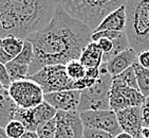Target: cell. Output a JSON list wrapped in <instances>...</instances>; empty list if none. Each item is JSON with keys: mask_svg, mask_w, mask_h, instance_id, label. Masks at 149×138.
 <instances>
[{"mask_svg": "<svg viewBox=\"0 0 149 138\" xmlns=\"http://www.w3.org/2000/svg\"><path fill=\"white\" fill-rule=\"evenodd\" d=\"M97 45L100 46V48L102 49V51L104 52V54H106V53H110L113 49V42L109 38H106V37H103V38H100V39L96 42Z\"/></svg>", "mask_w": 149, "mask_h": 138, "instance_id": "d4e9b609", "label": "cell"}, {"mask_svg": "<svg viewBox=\"0 0 149 138\" xmlns=\"http://www.w3.org/2000/svg\"><path fill=\"white\" fill-rule=\"evenodd\" d=\"M21 138H39L37 135V133L36 132H31V131H26L24 133V135L22 136Z\"/></svg>", "mask_w": 149, "mask_h": 138, "instance_id": "f1b7e54d", "label": "cell"}, {"mask_svg": "<svg viewBox=\"0 0 149 138\" xmlns=\"http://www.w3.org/2000/svg\"><path fill=\"white\" fill-rule=\"evenodd\" d=\"M114 138H134L132 135H130V134H128V133L126 132H122L120 133L118 135H116Z\"/></svg>", "mask_w": 149, "mask_h": 138, "instance_id": "4dcf8cb0", "label": "cell"}, {"mask_svg": "<svg viewBox=\"0 0 149 138\" xmlns=\"http://www.w3.org/2000/svg\"><path fill=\"white\" fill-rule=\"evenodd\" d=\"M126 28V8L122 6L118 10L111 12L104 18L100 26L93 32L102 31H116L124 32Z\"/></svg>", "mask_w": 149, "mask_h": 138, "instance_id": "9a60e30c", "label": "cell"}, {"mask_svg": "<svg viewBox=\"0 0 149 138\" xmlns=\"http://www.w3.org/2000/svg\"><path fill=\"white\" fill-rule=\"evenodd\" d=\"M80 118L84 127L87 129H95L110 133L115 137L122 133V129L118 123L116 113L112 109L108 111H87L81 112Z\"/></svg>", "mask_w": 149, "mask_h": 138, "instance_id": "30bf717a", "label": "cell"}, {"mask_svg": "<svg viewBox=\"0 0 149 138\" xmlns=\"http://www.w3.org/2000/svg\"><path fill=\"white\" fill-rule=\"evenodd\" d=\"M2 89H4V87L2 86V84H1V82H0V90H2Z\"/></svg>", "mask_w": 149, "mask_h": 138, "instance_id": "d6a6232c", "label": "cell"}, {"mask_svg": "<svg viewBox=\"0 0 149 138\" xmlns=\"http://www.w3.org/2000/svg\"><path fill=\"white\" fill-rule=\"evenodd\" d=\"M138 62L141 66L149 69V50L141 52L138 56Z\"/></svg>", "mask_w": 149, "mask_h": 138, "instance_id": "4316f807", "label": "cell"}, {"mask_svg": "<svg viewBox=\"0 0 149 138\" xmlns=\"http://www.w3.org/2000/svg\"><path fill=\"white\" fill-rule=\"evenodd\" d=\"M146 98L139 89H134L112 78L111 88L109 92L110 108L115 113L128 107L142 106Z\"/></svg>", "mask_w": 149, "mask_h": 138, "instance_id": "ba28073f", "label": "cell"}, {"mask_svg": "<svg viewBox=\"0 0 149 138\" xmlns=\"http://www.w3.org/2000/svg\"><path fill=\"white\" fill-rule=\"evenodd\" d=\"M12 60H13V58H12L11 56L6 53V50L3 49L2 39L0 38V63H2V64H4V65H6V64L9 63V62H11Z\"/></svg>", "mask_w": 149, "mask_h": 138, "instance_id": "83f0119b", "label": "cell"}, {"mask_svg": "<svg viewBox=\"0 0 149 138\" xmlns=\"http://www.w3.org/2000/svg\"><path fill=\"white\" fill-rule=\"evenodd\" d=\"M125 32L138 54L149 50V0H127Z\"/></svg>", "mask_w": 149, "mask_h": 138, "instance_id": "277c9868", "label": "cell"}, {"mask_svg": "<svg viewBox=\"0 0 149 138\" xmlns=\"http://www.w3.org/2000/svg\"><path fill=\"white\" fill-rule=\"evenodd\" d=\"M67 73L73 81L77 82L79 80H83L86 77L87 68L84 66L79 60L71 61L70 63L66 65Z\"/></svg>", "mask_w": 149, "mask_h": 138, "instance_id": "d6986e66", "label": "cell"}, {"mask_svg": "<svg viewBox=\"0 0 149 138\" xmlns=\"http://www.w3.org/2000/svg\"><path fill=\"white\" fill-rule=\"evenodd\" d=\"M79 90H63L45 95V101L54 107L57 112L78 111L80 102Z\"/></svg>", "mask_w": 149, "mask_h": 138, "instance_id": "4fadbf2b", "label": "cell"}, {"mask_svg": "<svg viewBox=\"0 0 149 138\" xmlns=\"http://www.w3.org/2000/svg\"><path fill=\"white\" fill-rule=\"evenodd\" d=\"M100 75L96 83L89 88L81 90L78 112L87 111H108L110 108L109 92L112 84V75H110L105 64L100 67Z\"/></svg>", "mask_w": 149, "mask_h": 138, "instance_id": "5b68a950", "label": "cell"}, {"mask_svg": "<svg viewBox=\"0 0 149 138\" xmlns=\"http://www.w3.org/2000/svg\"><path fill=\"white\" fill-rule=\"evenodd\" d=\"M103 55L104 52L102 51L97 43L91 42L84 49L79 61L86 68H92V67L100 68V65L103 64Z\"/></svg>", "mask_w": 149, "mask_h": 138, "instance_id": "2e32d148", "label": "cell"}, {"mask_svg": "<svg viewBox=\"0 0 149 138\" xmlns=\"http://www.w3.org/2000/svg\"><path fill=\"white\" fill-rule=\"evenodd\" d=\"M141 138H149V127H143L142 133H141Z\"/></svg>", "mask_w": 149, "mask_h": 138, "instance_id": "f546056e", "label": "cell"}, {"mask_svg": "<svg viewBox=\"0 0 149 138\" xmlns=\"http://www.w3.org/2000/svg\"><path fill=\"white\" fill-rule=\"evenodd\" d=\"M0 138H10L6 132V127H1V125H0Z\"/></svg>", "mask_w": 149, "mask_h": 138, "instance_id": "1f68e13d", "label": "cell"}, {"mask_svg": "<svg viewBox=\"0 0 149 138\" xmlns=\"http://www.w3.org/2000/svg\"><path fill=\"white\" fill-rule=\"evenodd\" d=\"M92 34L90 27L70 16L57 4L49 25L26 37L34 50L29 78L46 66L67 65L79 60L84 49L92 42Z\"/></svg>", "mask_w": 149, "mask_h": 138, "instance_id": "6da1fadb", "label": "cell"}, {"mask_svg": "<svg viewBox=\"0 0 149 138\" xmlns=\"http://www.w3.org/2000/svg\"><path fill=\"white\" fill-rule=\"evenodd\" d=\"M57 111L46 101L34 108H20L16 107L13 115V120H18L26 127V131L36 132L37 129L48 121L56 117Z\"/></svg>", "mask_w": 149, "mask_h": 138, "instance_id": "9c48e42d", "label": "cell"}, {"mask_svg": "<svg viewBox=\"0 0 149 138\" xmlns=\"http://www.w3.org/2000/svg\"><path fill=\"white\" fill-rule=\"evenodd\" d=\"M58 6L94 31L111 12L125 6L127 0H56Z\"/></svg>", "mask_w": 149, "mask_h": 138, "instance_id": "3957f363", "label": "cell"}, {"mask_svg": "<svg viewBox=\"0 0 149 138\" xmlns=\"http://www.w3.org/2000/svg\"><path fill=\"white\" fill-rule=\"evenodd\" d=\"M138 53L132 48H129V49L120 52V54L115 55L114 58H112L109 62L103 64H105L108 72L113 78V77L120 75L122 72H124L128 68L132 67V65L135 62H138Z\"/></svg>", "mask_w": 149, "mask_h": 138, "instance_id": "5bb4252c", "label": "cell"}, {"mask_svg": "<svg viewBox=\"0 0 149 138\" xmlns=\"http://www.w3.org/2000/svg\"><path fill=\"white\" fill-rule=\"evenodd\" d=\"M132 67L134 68L135 75H136V81H138V85L140 88L141 94L145 97H149V69L144 68L141 66L139 62H135Z\"/></svg>", "mask_w": 149, "mask_h": 138, "instance_id": "e0dca14e", "label": "cell"}, {"mask_svg": "<svg viewBox=\"0 0 149 138\" xmlns=\"http://www.w3.org/2000/svg\"><path fill=\"white\" fill-rule=\"evenodd\" d=\"M56 6V0H0V38L26 40L49 25Z\"/></svg>", "mask_w": 149, "mask_h": 138, "instance_id": "7a4b0ae2", "label": "cell"}, {"mask_svg": "<svg viewBox=\"0 0 149 138\" xmlns=\"http://www.w3.org/2000/svg\"><path fill=\"white\" fill-rule=\"evenodd\" d=\"M29 79L41 87L45 95L63 90H77L76 82L67 73L66 65L46 66Z\"/></svg>", "mask_w": 149, "mask_h": 138, "instance_id": "8992f818", "label": "cell"}, {"mask_svg": "<svg viewBox=\"0 0 149 138\" xmlns=\"http://www.w3.org/2000/svg\"><path fill=\"white\" fill-rule=\"evenodd\" d=\"M118 123L123 132H126L134 138H141V133L144 127L142 106L128 107L116 112Z\"/></svg>", "mask_w": 149, "mask_h": 138, "instance_id": "7c38bea8", "label": "cell"}, {"mask_svg": "<svg viewBox=\"0 0 149 138\" xmlns=\"http://www.w3.org/2000/svg\"><path fill=\"white\" fill-rule=\"evenodd\" d=\"M6 132L10 138H21L26 132V129L20 121L11 120L6 125Z\"/></svg>", "mask_w": 149, "mask_h": 138, "instance_id": "44dd1931", "label": "cell"}, {"mask_svg": "<svg viewBox=\"0 0 149 138\" xmlns=\"http://www.w3.org/2000/svg\"><path fill=\"white\" fill-rule=\"evenodd\" d=\"M8 92L16 106L20 108H34L45 102V92L41 87L30 79L13 82Z\"/></svg>", "mask_w": 149, "mask_h": 138, "instance_id": "52a82bcc", "label": "cell"}, {"mask_svg": "<svg viewBox=\"0 0 149 138\" xmlns=\"http://www.w3.org/2000/svg\"><path fill=\"white\" fill-rule=\"evenodd\" d=\"M0 82L2 84V86L4 87V89H9L13 83L6 65L2 63H0Z\"/></svg>", "mask_w": 149, "mask_h": 138, "instance_id": "cb8c5ba5", "label": "cell"}, {"mask_svg": "<svg viewBox=\"0 0 149 138\" xmlns=\"http://www.w3.org/2000/svg\"><path fill=\"white\" fill-rule=\"evenodd\" d=\"M39 138H55L56 136V119H52L40 125L36 131Z\"/></svg>", "mask_w": 149, "mask_h": 138, "instance_id": "7402d4cb", "label": "cell"}, {"mask_svg": "<svg viewBox=\"0 0 149 138\" xmlns=\"http://www.w3.org/2000/svg\"><path fill=\"white\" fill-rule=\"evenodd\" d=\"M83 138H114V136L108 132H105V131L85 127Z\"/></svg>", "mask_w": 149, "mask_h": 138, "instance_id": "603a6c76", "label": "cell"}, {"mask_svg": "<svg viewBox=\"0 0 149 138\" xmlns=\"http://www.w3.org/2000/svg\"><path fill=\"white\" fill-rule=\"evenodd\" d=\"M113 78L120 81L122 83L126 84L128 86L132 87V88L140 90L138 85V81H136V75H135V71L133 67H130V68H128L124 72H122L120 75H116V77H113Z\"/></svg>", "mask_w": 149, "mask_h": 138, "instance_id": "ffe728a7", "label": "cell"}, {"mask_svg": "<svg viewBox=\"0 0 149 138\" xmlns=\"http://www.w3.org/2000/svg\"><path fill=\"white\" fill-rule=\"evenodd\" d=\"M55 138H83L84 123L78 111L57 112Z\"/></svg>", "mask_w": 149, "mask_h": 138, "instance_id": "8fae6325", "label": "cell"}, {"mask_svg": "<svg viewBox=\"0 0 149 138\" xmlns=\"http://www.w3.org/2000/svg\"><path fill=\"white\" fill-rule=\"evenodd\" d=\"M2 46L6 53L12 58H15L22 51L23 46H24V40L15 37V36H8L2 39Z\"/></svg>", "mask_w": 149, "mask_h": 138, "instance_id": "ac0fdd59", "label": "cell"}, {"mask_svg": "<svg viewBox=\"0 0 149 138\" xmlns=\"http://www.w3.org/2000/svg\"><path fill=\"white\" fill-rule=\"evenodd\" d=\"M142 116H143L144 127H149V97L146 98L144 104L142 105Z\"/></svg>", "mask_w": 149, "mask_h": 138, "instance_id": "484cf974", "label": "cell"}]
</instances>
